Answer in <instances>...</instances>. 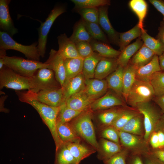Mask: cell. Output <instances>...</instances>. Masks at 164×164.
I'll return each instance as SVG.
<instances>
[{
  "instance_id": "1",
  "label": "cell",
  "mask_w": 164,
  "mask_h": 164,
  "mask_svg": "<svg viewBox=\"0 0 164 164\" xmlns=\"http://www.w3.org/2000/svg\"><path fill=\"white\" fill-rule=\"evenodd\" d=\"M16 93L20 101L29 104L39 113L51 133L57 150L63 144L59 138L57 131V118L60 106L52 107L41 102L34 97L30 90L18 91Z\"/></svg>"
},
{
  "instance_id": "2",
  "label": "cell",
  "mask_w": 164,
  "mask_h": 164,
  "mask_svg": "<svg viewBox=\"0 0 164 164\" xmlns=\"http://www.w3.org/2000/svg\"><path fill=\"white\" fill-rule=\"evenodd\" d=\"M84 111L69 123L80 138H82L98 151L99 143L96 139L91 114L89 111Z\"/></svg>"
},
{
  "instance_id": "3",
  "label": "cell",
  "mask_w": 164,
  "mask_h": 164,
  "mask_svg": "<svg viewBox=\"0 0 164 164\" xmlns=\"http://www.w3.org/2000/svg\"><path fill=\"white\" fill-rule=\"evenodd\" d=\"M34 87L32 77L21 76L5 65L0 70V90L5 87L18 91H32Z\"/></svg>"
},
{
  "instance_id": "4",
  "label": "cell",
  "mask_w": 164,
  "mask_h": 164,
  "mask_svg": "<svg viewBox=\"0 0 164 164\" xmlns=\"http://www.w3.org/2000/svg\"><path fill=\"white\" fill-rule=\"evenodd\" d=\"M4 64L16 73L30 78L33 77L39 69L48 67L44 63L15 56H5L4 58Z\"/></svg>"
},
{
  "instance_id": "5",
  "label": "cell",
  "mask_w": 164,
  "mask_h": 164,
  "mask_svg": "<svg viewBox=\"0 0 164 164\" xmlns=\"http://www.w3.org/2000/svg\"><path fill=\"white\" fill-rule=\"evenodd\" d=\"M37 45V42L30 45H22L15 41L7 32L0 31V49L16 50L23 53L27 59L39 61L41 56Z\"/></svg>"
},
{
  "instance_id": "6",
  "label": "cell",
  "mask_w": 164,
  "mask_h": 164,
  "mask_svg": "<svg viewBox=\"0 0 164 164\" xmlns=\"http://www.w3.org/2000/svg\"><path fill=\"white\" fill-rule=\"evenodd\" d=\"M154 96L153 88L150 83L136 79L126 101L129 105L136 107L138 103L150 101Z\"/></svg>"
},
{
  "instance_id": "7",
  "label": "cell",
  "mask_w": 164,
  "mask_h": 164,
  "mask_svg": "<svg viewBox=\"0 0 164 164\" xmlns=\"http://www.w3.org/2000/svg\"><path fill=\"white\" fill-rule=\"evenodd\" d=\"M64 6L57 5L50 11L45 21L41 23L38 29L39 38L37 47L40 56L44 57L46 53L47 36L50 30L56 19L66 12Z\"/></svg>"
},
{
  "instance_id": "8",
  "label": "cell",
  "mask_w": 164,
  "mask_h": 164,
  "mask_svg": "<svg viewBox=\"0 0 164 164\" xmlns=\"http://www.w3.org/2000/svg\"><path fill=\"white\" fill-rule=\"evenodd\" d=\"M136 107L144 116V137L145 139L147 140L156 129L161 117L150 101L138 103Z\"/></svg>"
},
{
  "instance_id": "9",
  "label": "cell",
  "mask_w": 164,
  "mask_h": 164,
  "mask_svg": "<svg viewBox=\"0 0 164 164\" xmlns=\"http://www.w3.org/2000/svg\"><path fill=\"white\" fill-rule=\"evenodd\" d=\"M32 78L34 87V89L31 91L34 93H37L41 90L61 87L56 80L53 71L47 68L39 69Z\"/></svg>"
},
{
  "instance_id": "10",
  "label": "cell",
  "mask_w": 164,
  "mask_h": 164,
  "mask_svg": "<svg viewBox=\"0 0 164 164\" xmlns=\"http://www.w3.org/2000/svg\"><path fill=\"white\" fill-rule=\"evenodd\" d=\"M30 91L37 100L49 106L58 107L64 102L62 87L41 90L37 93Z\"/></svg>"
},
{
  "instance_id": "11",
  "label": "cell",
  "mask_w": 164,
  "mask_h": 164,
  "mask_svg": "<svg viewBox=\"0 0 164 164\" xmlns=\"http://www.w3.org/2000/svg\"><path fill=\"white\" fill-rule=\"evenodd\" d=\"M64 59L58 53V51L51 49L46 61L44 62L47 68L53 71L56 80L62 87L66 80V72Z\"/></svg>"
},
{
  "instance_id": "12",
  "label": "cell",
  "mask_w": 164,
  "mask_h": 164,
  "mask_svg": "<svg viewBox=\"0 0 164 164\" xmlns=\"http://www.w3.org/2000/svg\"><path fill=\"white\" fill-rule=\"evenodd\" d=\"M108 6L106 5L98 8V24L107 35L110 43L118 46L119 32L114 29L110 21L108 16Z\"/></svg>"
},
{
  "instance_id": "13",
  "label": "cell",
  "mask_w": 164,
  "mask_h": 164,
  "mask_svg": "<svg viewBox=\"0 0 164 164\" xmlns=\"http://www.w3.org/2000/svg\"><path fill=\"white\" fill-rule=\"evenodd\" d=\"M108 88L106 80L95 78L85 80L84 91L89 98L94 101L103 96Z\"/></svg>"
},
{
  "instance_id": "14",
  "label": "cell",
  "mask_w": 164,
  "mask_h": 164,
  "mask_svg": "<svg viewBox=\"0 0 164 164\" xmlns=\"http://www.w3.org/2000/svg\"><path fill=\"white\" fill-rule=\"evenodd\" d=\"M11 0H0V27L1 31L8 33L12 37L18 33L10 15L9 4Z\"/></svg>"
},
{
  "instance_id": "15",
  "label": "cell",
  "mask_w": 164,
  "mask_h": 164,
  "mask_svg": "<svg viewBox=\"0 0 164 164\" xmlns=\"http://www.w3.org/2000/svg\"><path fill=\"white\" fill-rule=\"evenodd\" d=\"M57 39L59 45V49L57 51L64 60L80 57L77 50L75 43L70 40L65 33L60 34Z\"/></svg>"
},
{
  "instance_id": "16",
  "label": "cell",
  "mask_w": 164,
  "mask_h": 164,
  "mask_svg": "<svg viewBox=\"0 0 164 164\" xmlns=\"http://www.w3.org/2000/svg\"><path fill=\"white\" fill-rule=\"evenodd\" d=\"M161 71L159 56L155 55L149 62L136 69V79L149 83L153 75Z\"/></svg>"
},
{
  "instance_id": "17",
  "label": "cell",
  "mask_w": 164,
  "mask_h": 164,
  "mask_svg": "<svg viewBox=\"0 0 164 164\" xmlns=\"http://www.w3.org/2000/svg\"><path fill=\"white\" fill-rule=\"evenodd\" d=\"M124 103L120 97L111 93H108L94 101L90 105L91 110H102L114 106L123 105Z\"/></svg>"
},
{
  "instance_id": "18",
  "label": "cell",
  "mask_w": 164,
  "mask_h": 164,
  "mask_svg": "<svg viewBox=\"0 0 164 164\" xmlns=\"http://www.w3.org/2000/svg\"><path fill=\"white\" fill-rule=\"evenodd\" d=\"M85 80L81 73L65 83L62 87L64 102L72 95L84 90Z\"/></svg>"
},
{
  "instance_id": "19",
  "label": "cell",
  "mask_w": 164,
  "mask_h": 164,
  "mask_svg": "<svg viewBox=\"0 0 164 164\" xmlns=\"http://www.w3.org/2000/svg\"><path fill=\"white\" fill-rule=\"evenodd\" d=\"M118 66L117 59L102 57L96 67L94 78L104 79L114 71Z\"/></svg>"
},
{
  "instance_id": "20",
  "label": "cell",
  "mask_w": 164,
  "mask_h": 164,
  "mask_svg": "<svg viewBox=\"0 0 164 164\" xmlns=\"http://www.w3.org/2000/svg\"><path fill=\"white\" fill-rule=\"evenodd\" d=\"M93 101L89 98L83 90L72 95L65 102L68 107L83 112L89 108Z\"/></svg>"
},
{
  "instance_id": "21",
  "label": "cell",
  "mask_w": 164,
  "mask_h": 164,
  "mask_svg": "<svg viewBox=\"0 0 164 164\" xmlns=\"http://www.w3.org/2000/svg\"><path fill=\"white\" fill-rule=\"evenodd\" d=\"M57 131L59 137L63 143H80L81 138L69 122H57Z\"/></svg>"
},
{
  "instance_id": "22",
  "label": "cell",
  "mask_w": 164,
  "mask_h": 164,
  "mask_svg": "<svg viewBox=\"0 0 164 164\" xmlns=\"http://www.w3.org/2000/svg\"><path fill=\"white\" fill-rule=\"evenodd\" d=\"M141 37L137 39L134 43L128 45L121 51L117 58L118 65L123 68L128 64L131 58L138 51L143 45Z\"/></svg>"
},
{
  "instance_id": "23",
  "label": "cell",
  "mask_w": 164,
  "mask_h": 164,
  "mask_svg": "<svg viewBox=\"0 0 164 164\" xmlns=\"http://www.w3.org/2000/svg\"><path fill=\"white\" fill-rule=\"evenodd\" d=\"M99 145L98 157L103 161L121 151L119 144L104 138L101 139Z\"/></svg>"
},
{
  "instance_id": "24",
  "label": "cell",
  "mask_w": 164,
  "mask_h": 164,
  "mask_svg": "<svg viewBox=\"0 0 164 164\" xmlns=\"http://www.w3.org/2000/svg\"><path fill=\"white\" fill-rule=\"evenodd\" d=\"M155 55L143 44L131 59L129 64L136 69L149 62Z\"/></svg>"
},
{
  "instance_id": "25",
  "label": "cell",
  "mask_w": 164,
  "mask_h": 164,
  "mask_svg": "<svg viewBox=\"0 0 164 164\" xmlns=\"http://www.w3.org/2000/svg\"><path fill=\"white\" fill-rule=\"evenodd\" d=\"M89 43L94 52L103 57L117 59L121 52L113 48L110 44L100 41L92 39Z\"/></svg>"
},
{
  "instance_id": "26",
  "label": "cell",
  "mask_w": 164,
  "mask_h": 164,
  "mask_svg": "<svg viewBox=\"0 0 164 164\" xmlns=\"http://www.w3.org/2000/svg\"><path fill=\"white\" fill-rule=\"evenodd\" d=\"M124 68L118 65L116 69L106 77L108 88L119 97L122 95V78Z\"/></svg>"
},
{
  "instance_id": "27",
  "label": "cell",
  "mask_w": 164,
  "mask_h": 164,
  "mask_svg": "<svg viewBox=\"0 0 164 164\" xmlns=\"http://www.w3.org/2000/svg\"><path fill=\"white\" fill-rule=\"evenodd\" d=\"M84 60V59L81 57L64 60L66 72L65 83L82 73Z\"/></svg>"
},
{
  "instance_id": "28",
  "label": "cell",
  "mask_w": 164,
  "mask_h": 164,
  "mask_svg": "<svg viewBox=\"0 0 164 164\" xmlns=\"http://www.w3.org/2000/svg\"><path fill=\"white\" fill-rule=\"evenodd\" d=\"M65 144L75 159L77 164H79L82 160L95 152V150L80 143L69 142Z\"/></svg>"
},
{
  "instance_id": "29",
  "label": "cell",
  "mask_w": 164,
  "mask_h": 164,
  "mask_svg": "<svg viewBox=\"0 0 164 164\" xmlns=\"http://www.w3.org/2000/svg\"><path fill=\"white\" fill-rule=\"evenodd\" d=\"M128 5L138 18V25L142 32H145L146 30L144 28L143 22L147 11V2L144 0H131L129 2Z\"/></svg>"
},
{
  "instance_id": "30",
  "label": "cell",
  "mask_w": 164,
  "mask_h": 164,
  "mask_svg": "<svg viewBox=\"0 0 164 164\" xmlns=\"http://www.w3.org/2000/svg\"><path fill=\"white\" fill-rule=\"evenodd\" d=\"M136 70L129 64L124 68L122 78V95L125 100L136 79Z\"/></svg>"
},
{
  "instance_id": "31",
  "label": "cell",
  "mask_w": 164,
  "mask_h": 164,
  "mask_svg": "<svg viewBox=\"0 0 164 164\" xmlns=\"http://www.w3.org/2000/svg\"><path fill=\"white\" fill-rule=\"evenodd\" d=\"M102 57L94 52L91 56L84 60L82 73L85 80L94 78L97 65Z\"/></svg>"
},
{
  "instance_id": "32",
  "label": "cell",
  "mask_w": 164,
  "mask_h": 164,
  "mask_svg": "<svg viewBox=\"0 0 164 164\" xmlns=\"http://www.w3.org/2000/svg\"><path fill=\"white\" fill-rule=\"evenodd\" d=\"M69 38L75 43L82 41L90 43L93 39L87 30L82 19L75 24L73 33Z\"/></svg>"
},
{
  "instance_id": "33",
  "label": "cell",
  "mask_w": 164,
  "mask_h": 164,
  "mask_svg": "<svg viewBox=\"0 0 164 164\" xmlns=\"http://www.w3.org/2000/svg\"><path fill=\"white\" fill-rule=\"evenodd\" d=\"M142 33V31L138 24L126 32H119V50L121 51L132 40L140 37Z\"/></svg>"
},
{
  "instance_id": "34",
  "label": "cell",
  "mask_w": 164,
  "mask_h": 164,
  "mask_svg": "<svg viewBox=\"0 0 164 164\" xmlns=\"http://www.w3.org/2000/svg\"><path fill=\"white\" fill-rule=\"evenodd\" d=\"M54 164H77L75 159L65 144L56 150Z\"/></svg>"
},
{
  "instance_id": "35",
  "label": "cell",
  "mask_w": 164,
  "mask_h": 164,
  "mask_svg": "<svg viewBox=\"0 0 164 164\" xmlns=\"http://www.w3.org/2000/svg\"><path fill=\"white\" fill-rule=\"evenodd\" d=\"M83 20L87 30L93 39L110 44L107 37L98 24Z\"/></svg>"
},
{
  "instance_id": "36",
  "label": "cell",
  "mask_w": 164,
  "mask_h": 164,
  "mask_svg": "<svg viewBox=\"0 0 164 164\" xmlns=\"http://www.w3.org/2000/svg\"><path fill=\"white\" fill-rule=\"evenodd\" d=\"M141 38L143 44L158 56L163 54L162 45L157 39L149 35L146 31L142 32Z\"/></svg>"
},
{
  "instance_id": "37",
  "label": "cell",
  "mask_w": 164,
  "mask_h": 164,
  "mask_svg": "<svg viewBox=\"0 0 164 164\" xmlns=\"http://www.w3.org/2000/svg\"><path fill=\"white\" fill-rule=\"evenodd\" d=\"M83 112L68 107L64 102L60 106V109L57 116V122H69Z\"/></svg>"
},
{
  "instance_id": "38",
  "label": "cell",
  "mask_w": 164,
  "mask_h": 164,
  "mask_svg": "<svg viewBox=\"0 0 164 164\" xmlns=\"http://www.w3.org/2000/svg\"><path fill=\"white\" fill-rule=\"evenodd\" d=\"M138 114V113L135 111L130 110L122 109L118 117L110 126H113L118 131H119L129 120Z\"/></svg>"
},
{
  "instance_id": "39",
  "label": "cell",
  "mask_w": 164,
  "mask_h": 164,
  "mask_svg": "<svg viewBox=\"0 0 164 164\" xmlns=\"http://www.w3.org/2000/svg\"><path fill=\"white\" fill-rule=\"evenodd\" d=\"M75 5V9L83 8H99L111 5L109 0H71Z\"/></svg>"
},
{
  "instance_id": "40",
  "label": "cell",
  "mask_w": 164,
  "mask_h": 164,
  "mask_svg": "<svg viewBox=\"0 0 164 164\" xmlns=\"http://www.w3.org/2000/svg\"><path fill=\"white\" fill-rule=\"evenodd\" d=\"M149 83L153 88L155 96L164 95V71H161L154 73Z\"/></svg>"
},
{
  "instance_id": "41",
  "label": "cell",
  "mask_w": 164,
  "mask_h": 164,
  "mask_svg": "<svg viewBox=\"0 0 164 164\" xmlns=\"http://www.w3.org/2000/svg\"><path fill=\"white\" fill-rule=\"evenodd\" d=\"M119 131L134 135H139L142 133V119L138 114L133 117Z\"/></svg>"
},
{
  "instance_id": "42",
  "label": "cell",
  "mask_w": 164,
  "mask_h": 164,
  "mask_svg": "<svg viewBox=\"0 0 164 164\" xmlns=\"http://www.w3.org/2000/svg\"><path fill=\"white\" fill-rule=\"evenodd\" d=\"M84 20L98 24V8H83L75 9Z\"/></svg>"
},
{
  "instance_id": "43",
  "label": "cell",
  "mask_w": 164,
  "mask_h": 164,
  "mask_svg": "<svg viewBox=\"0 0 164 164\" xmlns=\"http://www.w3.org/2000/svg\"><path fill=\"white\" fill-rule=\"evenodd\" d=\"M122 110L114 108L104 111L98 114V119L103 125L110 126L118 117Z\"/></svg>"
},
{
  "instance_id": "44",
  "label": "cell",
  "mask_w": 164,
  "mask_h": 164,
  "mask_svg": "<svg viewBox=\"0 0 164 164\" xmlns=\"http://www.w3.org/2000/svg\"><path fill=\"white\" fill-rule=\"evenodd\" d=\"M119 139L124 146L133 148L138 146L140 141L138 138L134 134L128 133L118 131Z\"/></svg>"
},
{
  "instance_id": "45",
  "label": "cell",
  "mask_w": 164,
  "mask_h": 164,
  "mask_svg": "<svg viewBox=\"0 0 164 164\" xmlns=\"http://www.w3.org/2000/svg\"><path fill=\"white\" fill-rule=\"evenodd\" d=\"M75 44L79 56L84 59L91 56L94 53L89 42L82 41L77 42Z\"/></svg>"
},
{
  "instance_id": "46",
  "label": "cell",
  "mask_w": 164,
  "mask_h": 164,
  "mask_svg": "<svg viewBox=\"0 0 164 164\" xmlns=\"http://www.w3.org/2000/svg\"><path fill=\"white\" fill-rule=\"evenodd\" d=\"M101 136L103 138L119 144L118 131L113 126H110L104 129L101 132Z\"/></svg>"
},
{
  "instance_id": "47",
  "label": "cell",
  "mask_w": 164,
  "mask_h": 164,
  "mask_svg": "<svg viewBox=\"0 0 164 164\" xmlns=\"http://www.w3.org/2000/svg\"><path fill=\"white\" fill-rule=\"evenodd\" d=\"M128 154L127 151H121L109 159L104 161V162L105 164H126Z\"/></svg>"
},
{
  "instance_id": "48",
  "label": "cell",
  "mask_w": 164,
  "mask_h": 164,
  "mask_svg": "<svg viewBox=\"0 0 164 164\" xmlns=\"http://www.w3.org/2000/svg\"><path fill=\"white\" fill-rule=\"evenodd\" d=\"M149 1L162 14L164 22V1L162 0H149Z\"/></svg>"
},
{
  "instance_id": "49",
  "label": "cell",
  "mask_w": 164,
  "mask_h": 164,
  "mask_svg": "<svg viewBox=\"0 0 164 164\" xmlns=\"http://www.w3.org/2000/svg\"><path fill=\"white\" fill-rule=\"evenodd\" d=\"M157 39L159 41L162 45L163 54H164V22H163L161 23L159 27Z\"/></svg>"
},
{
  "instance_id": "50",
  "label": "cell",
  "mask_w": 164,
  "mask_h": 164,
  "mask_svg": "<svg viewBox=\"0 0 164 164\" xmlns=\"http://www.w3.org/2000/svg\"><path fill=\"white\" fill-rule=\"evenodd\" d=\"M144 158V164H164L152 155L146 156Z\"/></svg>"
},
{
  "instance_id": "51",
  "label": "cell",
  "mask_w": 164,
  "mask_h": 164,
  "mask_svg": "<svg viewBox=\"0 0 164 164\" xmlns=\"http://www.w3.org/2000/svg\"><path fill=\"white\" fill-rule=\"evenodd\" d=\"M150 144L154 148L159 147L158 136L157 132H153L152 134L150 139Z\"/></svg>"
},
{
  "instance_id": "52",
  "label": "cell",
  "mask_w": 164,
  "mask_h": 164,
  "mask_svg": "<svg viewBox=\"0 0 164 164\" xmlns=\"http://www.w3.org/2000/svg\"><path fill=\"white\" fill-rule=\"evenodd\" d=\"M154 98V100L159 106L164 113V95L160 96H156Z\"/></svg>"
},
{
  "instance_id": "53",
  "label": "cell",
  "mask_w": 164,
  "mask_h": 164,
  "mask_svg": "<svg viewBox=\"0 0 164 164\" xmlns=\"http://www.w3.org/2000/svg\"><path fill=\"white\" fill-rule=\"evenodd\" d=\"M152 155L164 163V149L155 151Z\"/></svg>"
},
{
  "instance_id": "54",
  "label": "cell",
  "mask_w": 164,
  "mask_h": 164,
  "mask_svg": "<svg viewBox=\"0 0 164 164\" xmlns=\"http://www.w3.org/2000/svg\"><path fill=\"white\" fill-rule=\"evenodd\" d=\"M6 56V50L4 49H0V70L4 66V58Z\"/></svg>"
},
{
  "instance_id": "55",
  "label": "cell",
  "mask_w": 164,
  "mask_h": 164,
  "mask_svg": "<svg viewBox=\"0 0 164 164\" xmlns=\"http://www.w3.org/2000/svg\"><path fill=\"white\" fill-rule=\"evenodd\" d=\"M129 164H144L141 158L139 156H135L130 160Z\"/></svg>"
},
{
  "instance_id": "56",
  "label": "cell",
  "mask_w": 164,
  "mask_h": 164,
  "mask_svg": "<svg viewBox=\"0 0 164 164\" xmlns=\"http://www.w3.org/2000/svg\"><path fill=\"white\" fill-rule=\"evenodd\" d=\"M8 96L7 95L2 96L0 98V111L5 112H8V110L6 109L4 107L3 105L4 102Z\"/></svg>"
},
{
  "instance_id": "57",
  "label": "cell",
  "mask_w": 164,
  "mask_h": 164,
  "mask_svg": "<svg viewBox=\"0 0 164 164\" xmlns=\"http://www.w3.org/2000/svg\"><path fill=\"white\" fill-rule=\"evenodd\" d=\"M159 138V147L164 146V133L161 131L158 130L157 132Z\"/></svg>"
},
{
  "instance_id": "58",
  "label": "cell",
  "mask_w": 164,
  "mask_h": 164,
  "mask_svg": "<svg viewBox=\"0 0 164 164\" xmlns=\"http://www.w3.org/2000/svg\"><path fill=\"white\" fill-rule=\"evenodd\" d=\"M156 130L161 131L164 133V116L161 117L156 127Z\"/></svg>"
},
{
  "instance_id": "59",
  "label": "cell",
  "mask_w": 164,
  "mask_h": 164,
  "mask_svg": "<svg viewBox=\"0 0 164 164\" xmlns=\"http://www.w3.org/2000/svg\"><path fill=\"white\" fill-rule=\"evenodd\" d=\"M159 65L161 70L164 71V54L159 56Z\"/></svg>"
}]
</instances>
